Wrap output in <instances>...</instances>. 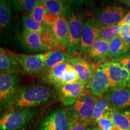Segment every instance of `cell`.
I'll return each mask as SVG.
<instances>
[{"label":"cell","instance_id":"16","mask_svg":"<svg viewBox=\"0 0 130 130\" xmlns=\"http://www.w3.org/2000/svg\"><path fill=\"white\" fill-rule=\"evenodd\" d=\"M86 56L89 61L96 65L110 60V43L97 39L94 42Z\"/></svg>","mask_w":130,"mask_h":130},{"label":"cell","instance_id":"4","mask_svg":"<svg viewBox=\"0 0 130 130\" xmlns=\"http://www.w3.org/2000/svg\"><path fill=\"white\" fill-rule=\"evenodd\" d=\"M98 98V97L85 89L84 93L71 105L70 122L81 121L90 123Z\"/></svg>","mask_w":130,"mask_h":130},{"label":"cell","instance_id":"35","mask_svg":"<svg viewBox=\"0 0 130 130\" xmlns=\"http://www.w3.org/2000/svg\"><path fill=\"white\" fill-rule=\"evenodd\" d=\"M124 24H129L130 25V11L126 14V15L125 16L124 18L121 21V22L118 24V25L122 26L124 25Z\"/></svg>","mask_w":130,"mask_h":130},{"label":"cell","instance_id":"2","mask_svg":"<svg viewBox=\"0 0 130 130\" xmlns=\"http://www.w3.org/2000/svg\"><path fill=\"white\" fill-rule=\"evenodd\" d=\"M17 73L0 72V110L14 105L20 92L19 77Z\"/></svg>","mask_w":130,"mask_h":130},{"label":"cell","instance_id":"21","mask_svg":"<svg viewBox=\"0 0 130 130\" xmlns=\"http://www.w3.org/2000/svg\"><path fill=\"white\" fill-rule=\"evenodd\" d=\"M44 4L48 12L51 14L55 16H64L67 17L71 9L60 0H43Z\"/></svg>","mask_w":130,"mask_h":130},{"label":"cell","instance_id":"15","mask_svg":"<svg viewBox=\"0 0 130 130\" xmlns=\"http://www.w3.org/2000/svg\"><path fill=\"white\" fill-rule=\"evenodd\" d=\"M79 77V81L85 85L89 83L96 70L97 65L87 60L80 57H74L69 61Z\"/></svg>","mask_w":130,"mask_h":130},{"label":"cell","instance_id":"6","mask_svg":"<svg viewBox=\"0 0 130 130\" xmlns=\"http://www.w3.org/2000/svg\"><path fill=\"white\" fill-rule=\"evenodd\" d=\"M52 40L56 51H64L68 46L69 36V21L66 16L53 15L48 26Z\"/></svg>","mask_w":130,"mask_h":130},{"label":"cell","instance_id":"1","mask_svg":"<svg viewBox=\"0 0 130 130\" xmlns=\"http://www.w3.org/2000/svg\"><path fill=\"white\" fill-rule=\"evenodd\" d=\"M57 98L55 91L50 86L34 84L26 86L20 90L14 107L17 110L31 108L53 101Z\"/></svg>","mask_w":130,"mask_h":130},{"label":"cell","instance_id":"39","mask_svg":"<svg viewBox=\"0 0 130 130\" xmlns=\"http://www.w3.org/2000/svg\"><path fill=\"white\" fill-rule=\"evenodd\" d=\"M6 1H2V0H0V6L4 4V3H6Z\"/></svg>","mask_w":130,"mask_h":130},{"label":"cell","instance_id":"10","mask_svg":"<svg viewBox=\"0 0 130 130\" xmlns=\"http://www.w3.org/2000/svg\"><path fill=\"white\" fill-rule=\"evenodd\" d=\"M86 89L92 95L101 97L112 90V85L105 71L99 65L93 78L87 85Z\"/></svg>","mask_w":130,"mask_h":130},{"label":"cell","instance_id":"32","mask_svg":"<svg viewBox=\"0 0 130 130\" xmlns=\"http://www.w3.org/2000/svg\"><path fill=\"white\" fill-rule=\"evenodd\" d=\"M118 64L122 68H124L126 71L130 72V54L123 57L118 58L116 60H111Z\"/></svg>","mask_w":130,"mask_h":130},{"label":"cell","instance_id":"12","mask_svg":"<svg viewBox=\"0 0 130 130\" xmlns=\"http://www.w3.org/2000/svg\"><path fill=\"white\" fill-rule=\"evenodd\" d=\"M127 13V10L119 6H107L98 14L96 22L100 27L118 25Z\"/></svg>","mask_w":130,"mask_h":130},{"label":"cell","instance_id":"22","mask_svg":"<svg viewBox=\"0 0 130 130\" xmlns=\"http://www.w3.org/2000/svg\"><path fill=\"white\" fill-rule=\"evenodd\" d=\"M69 64V62L61 63L47 71L46 72L47 81L50 84L55 86V87L60 85L61 79Z\"/></svg>","mask_w":130,"mask_h":130},{"label":"cell","instance_id":"36","mask_svg":"<svg viewBox=\"0 0 130 130\" xmlns=\"http://www.w3.org/2000/svg\"><path fill=\"white\" fill-rule=\"evenodd\" d=\"M120 2L125 4L126 6H128V7H130V0H125V1L123 0V1H121Z\"/></svg>","mask_w":130,"mask_h":130},{"label":"cell","instance_id":"34","mask_svg":"<svg viewBox=\"0 0 130 130\" xmlns=\"http://www.w3.org/2000/svg\"><path fill=\"white\" fill-rule=\"evenodd\" d=\"M122 38L126 43L130 44V25L129 24H124L122 25L121 31L119 35Z\"/></svg>","mask_w":130,"mask_h":130},{"label":"cell","instance_id":"8","mask_svg":"<svg viewBox=\"0 0 130 130\" xmlns=\"http://www.w3.org/2000/svg\"><path fill=\"white\" fill-rule=\"evenodd\" d=\"M98 65L107 73L111 81L112 90L130 87V72L129 71L122 68L111 60Z\"/></svg>","mask_w":130,"mask_h":130},{"label":"cell","instance_id":"27","mask_svg":"<svg viewBox=\"0 0 130 130\" xmlns=\"http://www.w3.org/2000/svg\"><path fill=\"white\" fill-rule=\"evenodd\" d=\"M22 24L23 26V29H25L30 31L38 32L40 35H44L46 31V29L43 24L38 22L28 14L24 15L22 17Z\"/></svg>","mask_w":130,"mask_h":130},{"label":"cell","instance_id":"20","mask_svg":"<svg viewBox=\"0 0 130 130\" xmlns=\"http://www.w3.org/2000/svg\"><path fill=\"white\" fill-rule=\"evenodd\" d=\"M75 57L74 54L64 51H51L50 56L45 63L43 72H46L57 65L63 63L69 62L70 60Z\"/></svg>","mask_w":130,"mask_h":130},{"label":"cell","instance_id":"23","mask_svg":"<svg viewBox=\"0 0 130 130\" xmlns=\"http://www.w3.org/2000/svg\"><path fill=\"white\" fill-rule=\"evenodd\" d=\"M39 23L43 24L45 27L48 26L51 23L53 15L48 12L44 4L40 1V3L28 14Z\"/></svg>","mask_w":130,"mask_h":130},{"label":"cell","instance_id":"28","mask_svg":"<svg viewBox=\"0 0 130 130\" xmlns=\"http://www.w3.org/2000/svg\"><path fill=\"white\" fill-rule=\"evenodd\" d=\"M12 19V10L8 1L0 6V32L9 27Z\"/></svg>","mask_w":130,"mask_h":130},{"label":"cell","instance_id":"9","mask_svg":"<svg viewBox=\"0 0 130 130\" xmlns=\"http://www.w3.org/2000/svg\"><path fill=\"white\" fill-rule=\"evenodd\" d=\"M66 18L69 21V36L66 51L75 54L79 51L84 24L82 17L71 10Z\"/></svg>","mask_w":130,"mask_h":130},{"label":"cell","instance_id":"29","mask_svg":"<svg viewBox=\"0 0 130 130\" xmlns=\"http://www.w3.org/2000/svg\"><path fill=\"white\" fill-rule=\"evenodd\" d=\"M14 7L18 10L28 14L40 3L37 0H15L12 1Z\"/></svg>","mask_w":130,"mask_h":130},{"label":"cell","instance_id":"13","mask_svg":"<svg viewBox=\"0 0 130 130\" xmlns=\"http://www.w3.org/2000/svg\"><path fill=\"white\" fill-rule=\"evenodd\" d=\"M61 102L65 105H72L84 93L86 85L81 82L60 84L56 87Z\"/></svg>","mask_w":130,"mask_h":130},{"label":"cell","instance_id":"14","mask_svg":"<svg viewBox=\"0 0 130 130\" xmlns=\"http://www.w3.org/2000/svg\"><path fill=\"white\" fill-rule=\"evenodd\" d=\"M101 27L96 22L88 21L84 22L79 48L81 55L87 56L91 47L97 39Z\"/></svg>","mask_w":130,"mask_h":130},{"label":"cell","instance_id":"19","mask_svg":"<svg viewBox=\"0 0 130 130\" xmlns=\"http://www.w3.org/2000/svg\"><path fill=\"white\" fill-rule=\"evenodd\" d=\"M130 44L126 43L120 36L110 42V59L116 60L129 54Z\"/></svg>","mask_w":130,"mask_h":130},{"label":"cell","instance_id":"24","mask_svg":"<svg viewBox=\"0 0 130 130\" xmlns=\"http://www.w3.org/2000/svg\"><path fill=\"white\" fill-rule=\"evenodd\" d=\"M112 121L115 126L122 130H130V111L120 112L112 108Z\"/></svg>","mask_w":130,"mask_h":130},{"label":"cell","instance_id":"33","mask_svg":"<svg viewBox=\"0 0 130 130\" xmlns=\"http://www.w3.org/2000/svg\"><path fill=\"white\" fill-rule=\"evenodd\" d=\"M89 123L81 121H72L70 123L68 130H87Z\"/></svg>","mask_w":130,"mask_h":130},{"label":"cell","instance_id":"7","mask_svg":"<svg viewBox=\"0 0 130 130\" xmlns=\"http://www.w3.org/2000/svg\"><path fill=\"white\" fill-rule=\"evenodd\" d=\"M51 52L47 51L33 55L13 53V55L24 72L31 75H37L44 71L46 61Z\"/></svg>","mask_w":130,"mask_h":130},{"label":"cell","instance_id":"18","mask_svg":"<svg viewBox=\"0 0 130 130\" xmlns=\"http://www.w3.org/2000/svg\"><path fill=\"white\" fill-rule=\"evenodd\" d=\"M21 67L13 53L0 48V71L1 72L17 73Z\"/></svg>","mask_w":130,"mask_h":130},{"label":"cell","instance_id":"3","mask_svg":"<svg viewBox=\"0 0 130 130\" xmlns=\"http://www.w3.org/2000/svg\"><path fill=\"white\" fill-rule=\"evenodd\" d=\"M20 43L22 48L30 53L54 51V47L50 31L46 30L44 35L23 29Z\"/></svg>","mask_w":130,"mask_h":130},{"label":"cell","instance_id":"25","mask_svg":"<svg viewBox=\"0 0 130 130\" xmlns=\"http://www.w3.org/2000/svg\"><path fill=\"white\" fill-rule=\"evenodd\" d=\"M113 108L110 102L107 101L105 97H98L96 102L93 116L91 119L90 123H96L103 116L105 112L111 110Z\"/></svg>","mask_w":130,"mask_h":130},{"label":"cell","instance_id":"17","mask_svg":"<svg viewBox=\"0 0 130 130\" xmlns=\"http://www.w3.org/2000/svg\"><path fill=\"white\" fill-rule=\"evenodd\" d=\"M104 97L115 108L130 107V87L110 91Z\"/></svg>","mask_w":130,"mask_h":130},{"label":"cell","instance_id":"31","mask_svg":"<svg viewBox=\"0 0 130 130\" xmlns=\"http://www.w3.org/2000/svg\"><path fill=\"white\" fill-rule=\"evenodd\" d=\"M77 82H80L78 75L77 72L73 68L72 65L69 64V66H68L67 70L63 75V78L61 79L60 84L74 83Z\"/></svg>","mask_w":130,"mask_h":130},{"label":"cell","instance_id":"38","mask_svg":"<svg viewBox=\"0 0 130 130\" xmlns=\"http://www.w3.org/2000/svg\"><path fill=\"white\" fill-rule=\"evenodd\" d=\"M87 130H101L99 128H89Z\"/></svg>","mask_w":130,"mask_h":130},{"label":"cell","instance_id":"37","mask_svg":"<svg viewBox=\"0 0 130 130\" xmlns=\"http://www.w3.org/2000/svg\"><path fill=\"white\" fill-rule=\"evenodd\" d=\"M111 130H122L121 129H120V128H119L118 127H117L116 126H115V125H114L113 127L111 128Z\"/></svg>","mask_w":130,"mask_h":130},{"label":"cell","instance_id":"30","mask_svg":"<svg viewBox=\"0 0 130 130\" xmlns=\"http://www.w3.org/2000/svg\"><path fill=\"white\" fill-rule=\"evenodd\" d=\"M112 108L105 112L103 116L96 123L101 130H111L113 127L114 123L111 118Z\"/></svg>","mask_w":130,"mask_h":130},{"label":"cell","instance_id":"5","mask_svg":"<svg viewBox=\"0 0 130 130\" xmlns=\"http://www.w3.org/2000/svg\"><path fill=\"white\" fill-rule=\"evenodd\" d=\"M31 108L16 110L0 115V130H22L35 117Z\"/></svg>","mask_w":130,"mask_h":130},{"label":"cell","instance_id":"11","mask_svg":"<svg viewBox=\"0 0 130 130\" xmlns=\"http://www.w3.org/2000/svg\"><path fill=\"white\" fill-rule=\"evenodd\" d=\"M70 123L66 111L58 108L45 117L40 123L39 130H68Z\"/></svg>","mask_w":130,"mask_h":130},{"label":"cell","instance_id":"26","mask_svg":"<svg viewBox=\"0 0 130 130\" xmlns=\"http://www.w3.org/2000/svg\"><path fill=\"white\" fill-rule=\"evenodd\" d=\"M121 28L122 26L119 25L118 24L112 26L101 27L98 35L97 39L104 40L110 43L113 39L119 36Z\"/></svg>","mask_w":130,"mask_h":130}]
</instances>
